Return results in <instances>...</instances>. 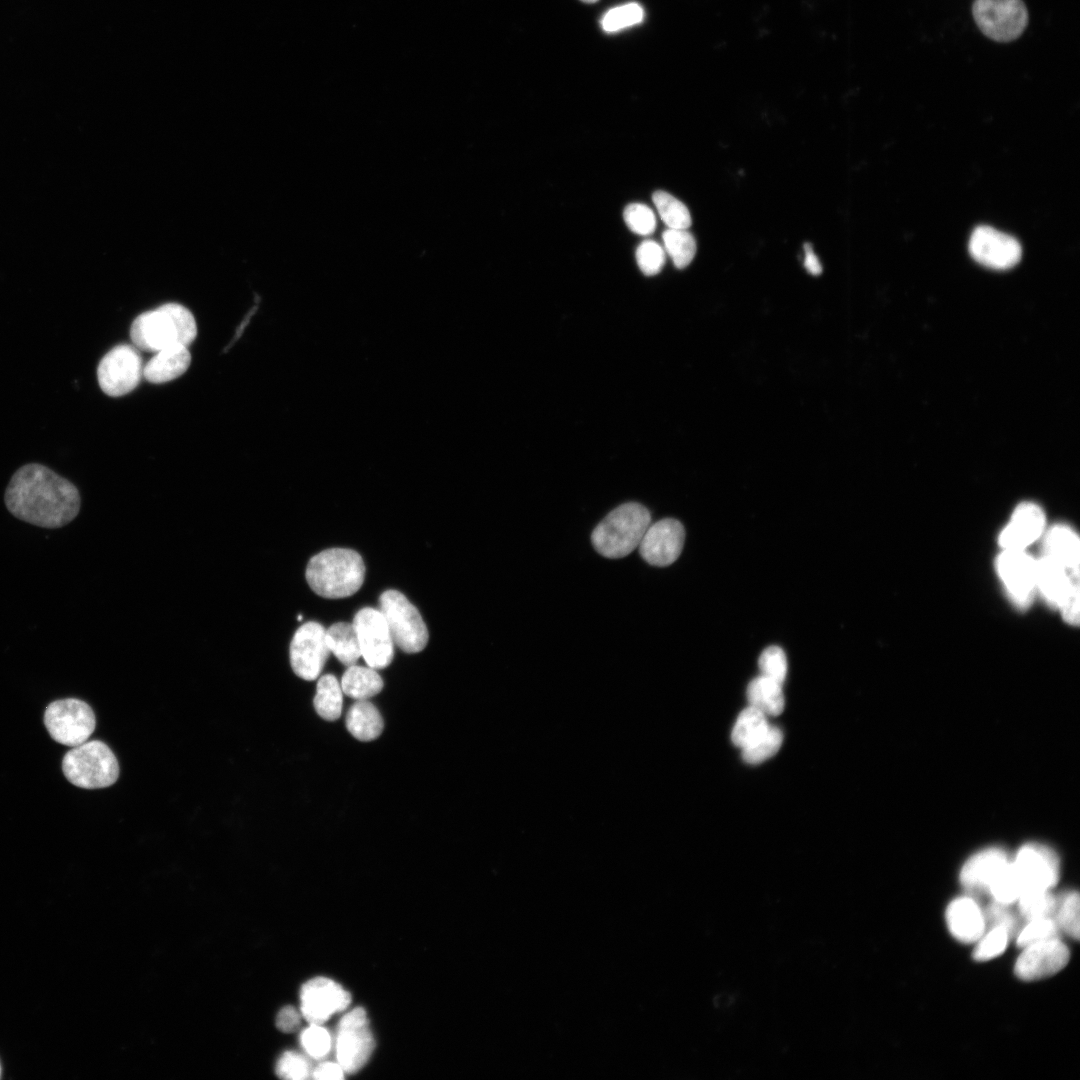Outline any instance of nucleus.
<instances>
[{
  "label": "nucleus",
  "mask_w": 1080,
  "mask_h": 1080,
  "mask_svg": "<svg viewBox=\"0 0 1080 1080\" xmlns=\"http://www.w3.org/2000/svg\"><path fill=\"white\" fill-rule=\"evenodd\" d=\"M654 205L662 221L671 229H688L691 215L688 208L673 195L665 191H656L652 196Z\"/></svg>",
  "instance_id": "473e14b6"
},
{
  "label": "nucleus",
  "mask_w": 1080,
  "mask_h": 1080,
  "mask_svg": "<svg viewBox=\"0 0 1080 1080\" xmlns=\"http://www.w3.org/2000/svg\"><path fill=\"white\" fill-rule=\"evenodd\" d=\"M327 643L336 658L344 665H354L361 657L360 645L353 623L338 622L326 630Z\"/></svg>",
  "instance_id": "cd10ccee"
},
{
  "label": "nucleus",
  "mask_w": 1080,
  "mask_h": 1080,
  "mask_svg": "<svg viewBox=\"0 0 1080 1080\" xmlns=\"http://www.w3.org/2000/svg\"><path fill=\"white\" fill-rule=\"evenodd\" d=\"M643 18L641 5L631 2L608 10L601 19V26L606 32H617L641 23Z\"/></svg>",
  "instance_id": "e433bc0d"
},
{
  "label": "nucleus",
  "mask_w": 1080,
  "mask_h": 1080,
  "mask_svg": "<svg viewBox=\"0 0 1080 1080\" xmlns=\"http://www.w3.org/2000/svg\"><path fill=\"white\" fill-rule=\"evenodd\" d=\"M684 540L685 530L678 520L661 519L646 529L638 545L639 553L650 565L668 566L680 556Z\"/></svg>",
  "instance_id": "f3484780"
},
{
  "label": "nucleus",
  "mask_w": 1080,
  "mask_h": 1080,
  "mask_svg": "<svg viewBox=\"0 0 1080 1080\" xmlns=\"http://www.w3.org/2000/svg\"><path fill=\"white\" fill-rule=\"evenodd\" d=\"M1020 915L1027 921L1053 917L1058 900L1050 890H1025L1017 899Z\"/></svg>",
  "instance_id": "2f4dec72"
},
{
  "label": "nucleus",
  "mask_w": 1080,
  "mask_h": 1080,
  "mask_svg": "<svg viewBox=\"0 0 1080 1080\" xmlns=\"http://www.w3.org/2000/svg\"><path fill=\"white\" fill-rule=\"evenodd\" d=\"M345 1071L337 1062H322L314 1069H312V1077L315 1079H332L339 1080L344 1077Z\"/></svg>",
  "instance_id": "09e8293b"
},
{
  "label": "nucleus",
  "mask_w": 1080,
  "mask_h": 1080,
  "mask_svg": "<svg viewBox=\"0 0 1080 1080\" xmlns=\"http://www.w3.org/2000/svg\"><path fill=\"white\" fill-rule=\"evenodd\" d=\"M650 522L651 515L645 506L636 502L622 504L594 528L593 547L606 558H623L638 547Z\"/></svg>",
  "instance_id": "20e7f679"
},
{
  "label": "nucleus",
  "mask_w": 1080,
  "mask_h": 1080,
  "mask_svg": "<svg viewBox=\"0 0 1080 1080\" xmlns=\"http://www.w3.org/2000/svg\"><path fill=\"white\" fill-rule=\"evenodd\" d=\"M340 685L343 693L348 697L355 700H368L382 690L383 680L376 669L354 664L348 666Z\"/></svg>",
  "instance_id": "bb28decb"
},
{
  "label": "nucleus",
  "mask_w": 1080,
  "mask_h": 1080,
  "mask_svg": "<svg viewBox=\"0 0 1080 1080\" xmlns=\"http://www.w3.org/2000/svg\"><path fill=\"white\" fill-rule=\"evenodd\" d=\"M4 499L16 518L44 528L71 522L81 501L74 484L37 463L24 465L13 474Z\"/></svg>",
  "instance_id": "f257e3e1"
},
{
  "label": "nucleus",
  "mask_w": 1080,
  "mask_h": 1080,
  "mask_svg": "<svg viewBox=\"0 0 1080 1080\" xmlns=\"http://www.w3.org/2000/svg\"><path fill=\"white\" fill-rule=\"evenodd\" d=\"M581 1L584 2V3H595L598 0H581Z\"/></svg>",
  "instance_id": "3c124183"
},
{
  "label": "nucleus",
  "mask_w": 1080,
  "mask_h": 1080,
  "mask_svg": "<svg viewBox=\"0 0 1080 1080\" xmlns=\"http://www.w3.org/2000/svg\"><path fill=\"white\" fill-rule=\"evenodd\" d=\"M770 725L766 715L758 709L749 706L738 716L732 729V742L741 749L760 737Z\"/></svg>",
  "instance_id": "c756f323"
},
{
  "label": "nucleus",
  "mask_w": 1080,
  "mask_h": 1080,
  "mask_svg": "<svg viewBox=\"0 0 1080 1080\" xmlns=\"http://www.w3.org/2000/svg\"><path fill=\"white\" fill-rule=\"evenodd\" d=\"M1045 525L1043 510L1036 504H1019L1008 525L1002 530L999 543L1005 550H1023L1035 541Z\"/></svg>",
  "instance_id": "6ab92c4d"
},
{
  "label": "nucleus",
  "mask_w": 1080,
  "mask_h": 1080,
  "mask_svg": "<svg viewBox=\"0 0 1080 1080\" xmlns=\"http://www.w3.org/2000/svg\"><path fill=\"white\" fill-rule=\"evenodd\" d=\"M783 734L777 727L768 729L756 740L742 748V757L749 764H759L775 755L780 749Z\"/></svg>",
  "instance_id": "72a5a7b5"
},
{
  "label": "nucleus",
  "mask_w": 1080,
  "mask_h": 1080,
  "mask_svg": "<svg viewBox=\"0 0 1080 1080\" xmlns=\"http://www.w3.org/2000/svg\"><path fill=\"white\" fill-rule=\"evenodd\" d=\"M1006 852L992 847L970 857L960 872V882L969 891L988 892L990 885L1009 862Z\"/></svg>",
  "instance_id": "aec40b11"
},
{
  "label": "nucleus",
  "mask_w": 1080,
  "mask_h": 1080,
  "mask_svg": "<svg viewBox=\"0 0 1080 1080\" xmlns=\"http://www.w3.org/2000/svg\"><path fill=\"white\" fill-rule=\"evenodd\" d=\"M1059 927L1053 917H1043L1027 921L1016 937V944L1023 948L1032 943L1058 937Z\"/></svg>",
  "instance_id": "58836bf2"
},
{
  "label": "nucleus",
  "mask_w": 1080,
  "mask_h": 1080,
  "mask_svg": "<svg viewBox=\"0 0 1080 1080\" xmlns=\"http://www.w3.org/2000/svg\"><path fill=\"white\" fill-rule=\"evenodd\" d=\"M143 367L139 350L134 345H117L107 352L98 364L99 386L111 397L126 395L138 386L143 376Z\"/></svg>",
  "instance_id": "9d476101"
},
{
  "label": "nucleus",
  "mask_w": 1080,
  "mask_h": 1080,
  "mask_svg": "<svg viewBox=\"0 0 1080 1080\" xmlns=\"http://www.w3.org/2000/svg\"><path fill=\"white\" fill-rule=\"evenodd\" d=\"M190 363L191 354L187 346L165 348L155 352L144 365L143 377L154 384L169 382L184 374Z\"/></svg>",
  "instance_id": "5701e85b"
},
{
  "label": "nucleus",
  "mask_w": 1080,
  "mask_h": 1080,
  "mask_svg": "<svg viewBox=\"0 0 1080 1080\" xmlns=\"http://www.w3.org/2000/svg\"><path fill=\"white\" fill-rule=\"evenodd\" d=\"M803 248L805 269L811 275H820L822 273V265L817 255L814 253L812 245L810 243H805Z\"/></svg>",
  "instance_id": "8fccbe9b"
},
{
  "label": "nucleus",
  "mask_w": 1080,
  "mask_h": 1080,
  "mask_svg": "<svg viewBox=\"0 0 1080 1080\" xmlns=\"http://www.w3.org/2000/svg\"><path fill=\"white\" fill-rule=\"evenodd\" d=\"M197 335L192 312L181 304L167 303L135 318L130 337L138 350L157 352L173 346H189Z\"/></svg>",
  "instance_id": "f03ea898"
},
{
  "label": "nucleus",
  "mask_w": 1080,
  "mask_h": 1080,
  "mask_svg": "<svg viewBox=\"0 0 1080 1080\" xmlns=\"http://www.w3.org/2000/svg\"><path fill=\"white\" fill-rule=\"evenodd\" d=\"M343 691L337 678L326 674L317 682L313 700L317 714L325 720H337L342 712Z\"/></svg>",
  "instance_id": "c85d7f7f"
},
{
  "label": "nucleus",
  "mask_w": 1080,
  "mask_h": 1080,
  "mask_svg": "<svg viewBox=\"0 0 1080 1080\" xmlns=\"http://www.w3.org/2000/svg\"><path fill=\"white\" fill-rule=\"evenodd\" d=\"M1079 906L1080 901L1078 892H1068L1058 900L1053 915L1059 929L1063 930L1067 935L1076 940L1079 939L1080 929Z\"/></svg>",
  "instance_id": "f704fd0d"
},
{
  "label": "nucleus",
  "mask_w": 1080,
  "mask_h": 1080,
  "mask_svg": "<svg viewBox=\"0 0 1080 1080\" xmlns=\"http://www.w3.org/2000/svg\"><path fill=\"white\" fill-rule=\"evenodd\" d=\"M62 770L70 783L85 789L109 787L119 776L115 754L99 740L86 741L69 750L62 760Z\"/></svg>",
  "instance_id": "39448f33"
},
{
  "label": "nucleus",
  "mask_w": 1080,
  "mask_h": 1080,
  "mask_svg": "<svg viewBox=\"0 0 1080 1080\" xmlns=\"http://www.w3.org/2000/svg\"><path fill=\"white\" fill-rule=\"evenodd\" d=\"M300 1042L306 1053L314 1059L324 1058L332 1046L330 1033L319 1024H311L306 1028L300 1035Z\"/></svg>",
  "instance_id": "a19ab883"
},
{
  "label": "nucleus",
  "mask_w": 1080,
  "mask_h": 1080,
  "mask_svg": "<svg viewBox=\"0 0 1080 1080\" xmlns=\"http://www.w3.org/2000/svg\"><path fill=\"white\" fill-rule=\"evenodd\" d=\"M1009 933L1001 927H991L978 939L973 950L976 961H987L1001 955L1009 942Z\"/></svg>",
  "instance_id": "4c0bfd02"
},
{
  "label": "nucleus",
  "mask_w": 1080,
  "mask_h": 1080,
  "mask_svg": "<svg viewBox=\"0 0 1080 1080\" xmlns=\"http://www.w3.org/2000/svg\"><path fill=\"white\" fill-rule=\"evenodd\" d=\"M365 565L354 550L331 548L313 556L307 564L306 580L319 596L339 599L351 596L363 584Z\"/></svg>",
  "instance_id": "7ed1b4c3"
},
{
  "label": "nucleus",
  "mask_w": 1080,
  "mask_h": 1080,
  "mask_svg": "<svg viewBox=\"0 0 1080 1080\" xmlns=\"http://www.w3.org/2000/svg\"><path fill=\"white\" fill-rule=\"evenodd\" d=\"M969 252L978 263L996 270L1015 266L1022 255L1015 238L989 226H979L972 232Z\"/></svg>",
  "instance_id": "2eb2a0df"
},
{
  "label": "nucleus",
  "mask_w": 1080,
  "mask_h": 1080,
  "mask_svg": "<svg viewBox=\"0 0 1080 1080\" xmlns=\"http://www.w3.org/2000/svg\"><path fill=\"white\" fill-rule=\"evenodd\" d=\"M664 249L676 268L683 269L693 260L696 241L687 229H666L662 234Z\"/></svg>",
  "instance_id": "7c9ffc66"
},
{
  "label": "nucleus",
  "mask_w": 1080,
  "mask_h": 1080,
  "mask_svg": "<svg viewBox=\"0 0 1080 1080\" xmlns=\"http://www.w3.org/2000/svg\"><path fill=\"white\" fill-rule=\"evenodd\" d=\"M335 1046L337 1062L346 1073H355L366 1064L375 1043L363 1008L357 1007L341 1018Z\"/></svg>",
  "instance_id": "1a4fd4ad"
},
{
  "label": "nucleus",
  "mask_w": 1080,
  "mask_h": 1080,
  "mask_svg": "<svg viewBox=\"0 0 1080 1080\" xmlns=\"http://www.w3.org/2000/svg\"><path fill=\"white\" fill-rule=\"evenodd\" d=\"M297 619H298L299 621H301V620H302V615H300V614H299V615H298V617H297Z\"/></svg>",
  "instance_id": "603ef678"
},
{
  "label": "nucleus",
  "mask_w": 1080,
  "mask_h": 1080,
  "mask_svg": "<svg viewBox=\"0 0 1080 1080\" xmlns=\"http://www.w3.org/2000/svg\"><path fill=\"white\" fill-rule=\"evenodd\" d=\"M276 1073L281 1078L301 1080L308 1078L312 1074V1067L303 1055L288 1051L279 1058Z\"/></svg>",
  "instance_id": "c03bdc74"
},
{
  "label": "nucleus",
  "mask_w": 1080,
  "mask_h": 1080,
  "mask_svg": "<svg viewBox=\"0 0 1080 1080\" xmlns=\"http://www.w3.org/2000/svg\"><path fill=\"white\" fill-rule=\"evenodd\" d=\"M1022 949L1014 972L1023 981L1052 976L1062 970L1070 958L1068 947L1058 937L1038 941Z\"/></svg>",
  "instance_id": "4468645a"
},
{
  "label": "nucleus",
  "mask_w": 1080,
  "mask_h": 1080,
  "mask_svg": "<svg viewBox=\"0 0 1080 1080\" xmlns=\"http://www.w3.org/2000/svg\"><path fill=\"white\" fill-rule=\"evenodd\" d=\"M290 664L300 678L312 681L319 677L330 649L326 630L317 622H307L295 632L290 643Z\"/></svg>",
  "instance_id": "9b49d317"
},
{
  "label": "nucleus",
  "mask_w": 1080,
  "mask_h": 1080,
  "mask_svg": "<svg viewBox=\"0 0 1080 1080\" xmlns=\"http://www.w3.org/2000/svg\"><path fill=\"white\" fill-rule=\"evenodd\" d=\"M624 220L628 228L639 235L652 234L656 228L654 212L641 203L629 204L624 210Z\"/></svg>",
  "instance_id": "37998d69"
},
{
  "label": "nucleus",
  "mask_w": 1080,
  "mask_h": 1080,
  "mask_svg": "<svg viewBox=\"0 0 1080 1080\" xmlns=\"http://www.w3.org/2000/svg\"><path fill=\"white\" fill-rule=\"evenodd\" d=\"M747 699L750 706L766 716L779 715L785 706L782 684L763 675L754 678L749 683Z\"/></svg>",
  "instance_id": "a878e982"
},
{
  "label": "nucleus",
  "mask_w": 1080,
  "mask_h": 1080,
  "mask_svg": "<svg viewBox=\"0 0 1080 1080\" xmlns=\"http://www.w3.org/2000/svg\"><path fill=\"white\" fill-rule=\"evenodd\" d=\"M984 917L986 927L1004 928L1010 937L1016 936L1019 931V922L1015 914L1009 909V905L993 901L987 906Z\"/></svg>",
  "instance_id": "a18cd8bd"
},
{
  "label": "nucleus",
  "mask_w": 1080,
  "mask_h": 1080,
  "mask_svg": "<svg viewBox=\"0 0 1080 1080\" xmlns=\"http://www.w3.org/2000/svg\"><path fill=\"white\" fill-rule=\"evenodd\" d=\"M1023 891L1050 890L1059 880V859L1047 846L1029 843L1022 846L1011 860Z\"/></svg>",
  "instance_id": "ddd939ff"
},
{
  "label": "nucleus",
  "mask_w": 1080,
  "mask_h": 1080,
  "mask_svg": "<svg viewBox=\"0 0 1080 1080\" xmlns=\"http://www.w3.org/2000/svg\"><path fill=\"white\" fill-rule=\"evenodd\" d=\"M44 724L56 742L74 747L86 742L94 732L96 717L86 702L66 698L53 701L47 706Z\"/></svg>",
  "instance_id": "0eeeda50"
},
{
  "label": "nucleus",
  "mask_w": 1080,
  "mask_h": 1080,
  "mask_svg": "<svg viewBox=\"0 0 1080 1080\" xmlns=\"http://www.w3.org/2000/svg\"><path fill=\"white\" fill-rule=\"evenodd\" d=\"M1058 607L1068 624H1079V580L1072 583Z\"/></svg>",
  "instance_id": "49530a36"
},
{
  "label": "nucleus",
  "mask_w": 1080,
  "mask_h": 1080,
  "mask_svg": "<svg viewBox=\"0 0 1080 1080\" xmlns=\"http://www.w3.org/2000/svg\"><path fill=\"white\" fill-rule=\"evenodd\" d=\"M972 13L979 29L998 42L1018 38L1028 23V11L1021 0H975Z\"/></svg>",
  "instance_id": "6e6552de"
},
{
  "label": "nucleus",
  "mask_w": 1080,
  "mask_h": 1080,
  "mask_svg": "<svg viewBox=\"0 0 1080 1080\" xmlns=\"http://www.w3.org/2000/svg\"><path fill=\"white\" fill-rule=\"evenodd\" d=\"M1023 892L1022 884L1011 864V859L988 889L994 901L1011 905Z\"/></svg>",
  "instance_id": "c9c22d12"
},
{
  "label": "nucleus",
  "mask_w": 1080,
  "mask_h": 1080,
  "mask_svg": "<svg viewBox=\"0 0 1080 1080\" xmlns=\"http://www.w3.org/2000/svg\"><path fill=\"white\" fill-rule=\"evenodd\" d=\"M393 642L406 653H417L428 642V630L418 609L397 590H387L379 598Z\"/></svg>",
  "instance_id": "423d86ee"
},
{
  "label": "nucleus",
  "mask_w": 1080,
  "mask_h": 1080,
  "mask_svg": "<svg viewBox=\"0 0 1080 1080\" xmlns=\"http://www.w3.org/2000/svg\"><path fill=\"white\" fill-rule=\"evenodd\" d=\"M346 727L360 741H372L380 736L384 723L379 710L368 700H356L346 715Z\"/></svg>",
  "instance_id": "393cba45"
},
{
  "label": "nucleus",
  "mask_w": 1080,
  "mask_h": 1080,
  "mask_svg": "<svg viewBox=\"0 0 1080 1080\" xmlns=\"http://www.w3.org/2000/svg\"><path fill=\"white\" fill-rule=\"evenodd\" d=\"M1079 580V571H1068L1047 555L1036 561V586L1045 600L1058 607L1069 587Z\"/></svg>",
  "instance_id": "4be33fe9"
},
{
  "label": "nucleus",
  "mask_w": 1080,
  "mask_h": 1080,
  "mask_svg": "<svg viewBox=\"0 0 1080 1080\" xmlns=\"http://www.w3.org/2000/svg\"><path fill=\"white\" fill-rule=\"evenodd\" d=\"M996 569L1013 602L1027 608L1036 586V561L1023 550H1004L996 560Z\"/></svg>",
  "instance_id": "a211bd4d"
},
{
  "label": "nucleus",
  "mask_w": 1080,
  "mask_h": 1080,
  "mask_svg": "<svg viewBox=\"0 0 1080 1080\" xmlns=\"http://www.w3.org/2000/svg\"><path fill=\"white\" fill-rule=\"evenodd\" d=\"M361 656L373 669L387 667L394 654L393 639L380 610L365 607L353 619Z\"/></svg>",
  "instance_id": "f8f14e48"
},
{
  "label": "nucleus",
  "mask_w": 1080,
  "mask_h": 1080,
  "mask_svg": "<svg viewBox=\"0 0 1080 1080\" xmlns=\"http://www.w3.org/2000/svg\"><path fill=\"white\" fill-rule=\"evenodd\" d=\"M665 250L655 241L645 240L636 250V261L646 276L658 274L665 264Z\"/></svg>",
  "instance_id": "79ce46f5"
},
{
  "label": "nucleus",
  "mask_w": 1080,
  "mask_h": 1080,
  "mask_svg": "<svg viewBox=\"0 0 1080 1080\" xmlns=\"http://www.w3.org/2000/svg\"><path fill=\"white\" fill-rule=\"evenodd\" d=\"M276 1025L283 1032H293L300 1025V1015L294 1007H284L277 1015Z\"/></svg>",
  "instance_id": "de8ad7c7"
},
{
  "label": "nucleus",
  "mask_w": 1080,
  "mask_h": 1080,
  "mask_svg": "<svg viewBox=\"0 0 1080 1080\" xmlns=\"http://www.w3.org/2000/svg\"><path fill=\"white\" fill-rule=\"evenodd\" d=\"M1079 538L1066 525H1055L1044 539V555L1060 563L1068 571H1079Z\"/></svg>",
  "instance_id": "b1692460"
},
{
  "label": "nucleus",
  "mask_w": 1080,
  "mask_h": 1080,
  "mask_svg": "<svg viewBox=\"0 0 1080 1080\" xmlns=\"http://www.w3.org/2000/svg\"><path fill=\"white\" fill-rule=\"evenodd\" d=\"M301 1013L310 1024H322L333 1014L350 1004L351 996L335 981L316 977L306 982L300 991Z\"/></svg>",
  "instance_id": "dca6fc26"
},
{
  "label": "nucleus",
  "mask_w": 1080,
  "mask_h": 1080,
  "mask_svg": "<svg viewBox=\"0 0 1080 1080\" xmlns=\"http://www.w3.org/2000/svg\"><path fill=\"white\" fill-rule=\"evenodd\" d=\"M952 936L962 943H975L986 931L984 912L971 897L951 901L945 913Z\"/></svg>",
  "instance_id": "412c9836"
},
{
  "label": "nucleus",
  "mask_w": 1080,
  "mask_h": 1080,
  "mask_svg": "<svg viewBox=\"0 0 1080 1080\" xmlns=\"http://www.w3.org/2000/svg\"><path fill=\"white\" fill-rule=\"evenodd\" d=\"M761 675L783 684L787 674V659L782 648L769 646L764 649L758 660Z\"/></svg>",
  "instance_id": "ea45409f"
}]
</instances>
